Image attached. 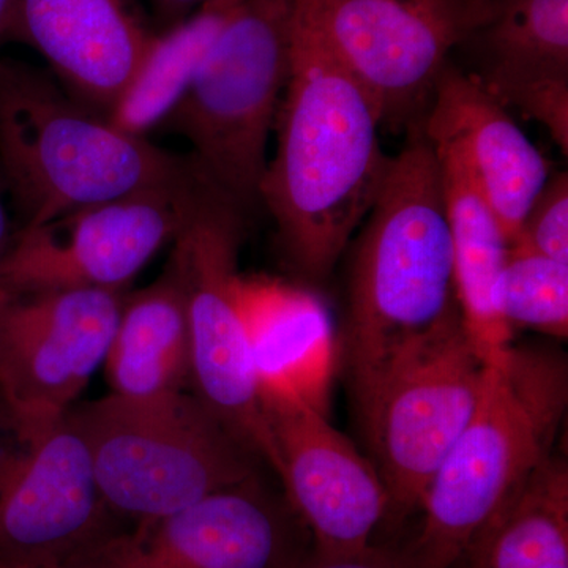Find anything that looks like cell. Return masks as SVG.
<instances>
[{
    "mask_svg": "<svg viewBox=\"0 0 568 568\" xmlns=\"http://www.w3.org/2000/svg\"><path fill=\"white\" fill-rule=\"evenodd\" d=\"M381 129L372 97L293 17L290 78L260 201L284 260L305 282L332 275L379 197L392 163Z\"/></svg>",
    "mask_w": 568,
    "mask_h": 568,
    "instance_id": "obj_1",
    "label": "cell"
},
{
    "mask_svg": "<svg viewBox=\"0 0 568 568\" xmlns=\"http://www.w3.org/2000/svg\"><path fill=\"white\" fill-rule=\"evenodd\" d=\"M354 235L343 364L355 402L406 347L462 316L439 160L417 125Z\"/></svg>",
    "mask_w": 568,
    "mask_h": 568,
    "instance_id": "obj_2",
    "label": "cell"
},
{
    "mask_svg": "<svg viewBox=\"0 0 568 568\" xmlns=\"http://www.w3.org/2000/svg\"><path fill=\"white\" fill-rule=\"evenodd\" d=\"M568 407L559 347L511 343L488 364L469 424L426 489L413 568H459L467 549L555 454Z\"/></svg>",
    "mask_w": 568,
    "mask_h": 568,
    "instance_id": "obj_3",
    "label": "cell"
},
{
    "mask_svg": "<svg viewBox=\"0 0 568 568\" xmlns=\"http://www.w3.org/2000/svg\"><path fill=\"white\" fill-rule=\"evenodd\" d=\"M197 178L192 156L122 132L51 73L0 59V179L22 227Z\"/></svg>",
    "mask_w": 568,
    "mask_h": 568,
    "instance_id": "obj_4",
    "label": "cell"
},
{
    "mask_svg": "<svg viewBox=\"0 0 568 568\" xmlns=\"http://www.w3.org/2000/svg\"><path fill=\"white\" fill-rule=\"evenodd\" d=\"M108 510L148 525L256 477V455L196 395L110 394L69 410Z\"/></svg>",
    "mask_w": 568,
    "mask_h": 568,
    "instance_id": "obj_5",
    "label": "cell"
},
{
    "mask_svg": "<svg viewBox=\"0 0 568 568\" xmlns=\"http://www.w3.org/2000/svg\"><path fill=\"white\" fill-rule=\"evenodd\" d=\"M293 0H241L162 125L242 212L261 204L268 140L291 70Z\"/></svg>",
    "mask_w": 568,
    "mask_h": 568,
    "instance_id": "obj_6",
    "label": "cell"
},
{
    "mask_svg": "<svg viewBox=\"0 0 568 568\" xmlns=\"http://www.w3.org/2000/svg\"><path fill=\"white\" fill-rule=\"evenodd\" d=\"M245 215L207 182L201 183L168 265L185 294L194 395L278 474L237 304Z\"/></svg>",
    "mask_w": 568,
    "mask_h": 568,
    "instance_id": "obj_7",
    "label": "cell"
},
{
    "mask_svg": "<svg viewBox=\"0 0 568 568\" xmlns=\"http://www.w3.org/2000/svg\"><path fill=\"white\" fill-rule=\"evenodd\" d=\"M487 369L458 317L396 355L355 402L386 487L388 514L422 507L476 410Z\"/></svg>",
    "mask_w": 568,
    "mask_h": 568,
    "instance_id": "obj_8",
    "label": "cell"
},
{
    "mask_svg": "<svg viewBox=\"0 0 568 568\" xmlns=\"http://www.w3.org/2000/svg\"><path fill=\"white\" fill-rule=\"evenodd\" d=\"M496 0H293L315 33L379 110L383 126L424 123L448 55L491 18Z\"/></svg>",
    "mask_w": 568,
    "mask_h": 568,
    "instance_id": "obj_9",
    "label": "cell"
},
{
    "mask_svg": "<svg viewBox=\"0 0 568 568\" xmlns=\"http://www.w3.org/2000/svg\"><path fill=\"white\" fill-rule=\"evenodd\" d=\"M123 297L0 287V398L21 443L61 420L103 366Z\"/></svg>",
    "mask_w": 568,
    "mask_h": 568,
    "instance_id": "obj_10",
    "label": "cell"
},
{
    "mask_svg": "<svg viewBox=\"0 0 568 568\" xmlns=\"http://www.w3.org/2000/svg\"><path fill=\"white\" fill-rule=\"evenodd\" d=\"M204 179L88 205L36 227H21L0 265V287L123 293L182 230Z\"/></svg>",
    "mask_w": 568,
    "mask_h": 568,
    "instance_id": "obj_11",
    "label": "cell"
},
{
    "mask_svg": "<svg viewBox=\"0 0 568 568\" xmlns=\"http://www.w3.org/2000/svg\"><path fill=\"white\" fill-rule=\"evenodd\" d=\"M70 413L21 443L0 480V568L74 566L114 536Z\"/></svg>",
    "mask_w": 568,
    "mask_h": 568,
    "instance_id": "obj_12",
    "label": "cell"
},
{
    "mask_svg": "<svg viewBox=\"0 0 568 568\" xmlns=\"http://www.w3.org/2000/svg\"><path fill=\"white\" fill-rule=\"evenodd\" d=\"M265 424L287 497L323 551L368 547L388 515L375 465L328 424L323 410L290 392L261 390Z\"/></svg>",
    "mask_w": 568,
    "mask_h": 568,
    "instance_id": "obj_13",
    "label": "cell"
},
{
    "mask_svg": "<svg viewBox=\"0 0 568 568\" xmlns=\"http://www.w3.org/2000/svg\"><path fill=\"white\" fill-rule=\"evenodd\" d=\"M284 549L282 514L253 477L133 534H114L70 567L278 568Z\"/></svg>",
    "mask_w": 568,
    "mask_h": 568,
    "instance_id": "obj_14",
    "label": "cell"
},
{
    "mask_svg": "<svg viewBox=\"0 0 568 568\" xmlns=\"http://www.w3.org/2000/svg\"><path fill=\"white\" fill-rule=\"evenodd\" d=\"M155 37L123 0H17L6 40L39 52L73 99L108 115Z\"/></svg>",
    "mask_w": 568,
    "mask_h": 568,
    "instance_id": "obj_15",
    "label": "cell"
},
{
    "mask_svg": "<svg viewBox=\"0 0 568 568\" xmlns=\"http://www.w3.org/2000/svg\"><path fill=\"white\" fill-rule=\"evenodd\" d=\"M422 126L432 144L462 156L510 246L555 173L547 156L477 77L450 63L437 81Z\"/></svg>",
    "mask_w": 568,
    "mask_h": 568,
    "instance_id": "obj_16",
    "label": "cell"
},
{
    "mask_svg": "<svg viewBox=\"0 0 568 568\" xmlns=\"http://www.w3.org/2000/svg\"><path fill=\"white\" fill-rule=\"evenodd\" d=\"M476 47L473 73L504 106L536 121L568 153V0H496L462 47Z\"/></svg>",
    "mask_w": 568,
    "mask_h": 568,
    "instance_id": "obj_17",
    "label": "cell"
},
{
    "mask_svg": "<svg viewBox=\"0 0 568 568\" xmlns=\"http://www.w3.org/2000/svg\"><path fill=\"white\" fill-rule=\"evenodd\" d=\"M237 304L260 392H290L323 410L336 357L323 302L282 280L241 275Z\"/></svg>",
    "mask_w": 568,
    "mask_h": 568,
    "instance_id": "obj_18",
    "label": "cell"
},
{
    "mask_svg": "<svg viewBox=\"0 0 568 568\" xmlns=\"http://www.w3.org/2000/svg\"><path fill=\"white\" fill-rule=\"evenodd\" d=\"M433 148L439 160L450 227L459 312L477 353L485 364H493L514 343L515 336L497 313L495 302L508 242L462 156L444 145L433 144Z\"/></svg>",
    "mask_w": 568,
    "mask_h": 568,
    "instance_id": "obj_19",
    "label": "cell"
},
{
    "mask_svg": "<svg viewBox=\"0 0 568 568\" xmlns=\"http://www.w3.org/2000/svg\"><path fill=\"white\" fill-rule=\"evenodd\" d=\"M103 366L111 394L123 398L178 394L190 384L185 294L170 265L155 283L123 297Z\"/></svg>",
    "mask_w": 568,
    "mask_h": 568,
    "instance_id": "obj_20",
    "label": "cell"
},
{
    "mask_svg": "<svg viewBox=\"0 0 568 568\" xmlns=\"http://www.w3.org/2000/svg\"><path fill=\"white\" fill-rule=\"evenodd\" d=\"M459 568H568V465L552 454L481 530Z\"/></svg>",
    "mask_w": 568,
    "mask_h": 568,
    "instance_id": "obj_21",
    "label": "cell"
},
{
    "mask_svg": "<svg viewBox=\"0 0 568 568\" xmlns=\"http://www.w3.org/2000/svg\"><path fill=\"white\" fill-rule=\"evenodd\" d=\"M239 2L205 0L185 20L156 36L136 77L108 112V121L141 138L162 125Z\"/></svg>",
    "mask_w": 568,
    "mask_h": 568,
    "instance_id": "obj_22",
    "label": "cell"
},
{
    "mask_svg": "<svg viewBox=\"0 0 568 568\" xmlns=\"http://www.w3.org/2000/svg\"><path fill=\"white\" fill-rule=\"evenodd\" d=\"M495 302L511 334L534 331L567 339L568 264L508 250Z\"/></svg>",
    "mask_w": 568,
    "mask_h": 568,
    "instance_id": "obj_23",
    "label": "cell"
},
{
    "mask_svg": "<svg viewBox=\"0 0 568 568\" xmlns=\"http://www.w3.org/2000/svg\"><path fill=\"white\" fill-rule=\"evenodd\" d=\"M510 252L568 264V175L552 173L530 205Z\"/></svg>",
    "mask_w": 568,
    "mask_h": 568,
    "instance_id": "obj_24",
    "label": "cell"
},
{
    "mask_svg": "<svg viewBox=\"0 0 568 568\" xmlns=\"http://www.w3.org/2000/svg\"><path fill=\"white\" fill-rule=\"evenodd\" d=\"M301 568H413L409 558L372 547L353 551H323L317 549Z\"/></svg>",
    "mask_w": 568,
    "mask_h": 568,
    "instance_id": "obj_25",
    "label": "cell"
},
{
    "mask_svg": "<svg viewBox=\"0 0 568 568\" xmlns=\"http://www.w3.org/2000/svg\"><path fill=\"white\" fill-rule=\"evenodd\" d=\"M18 447H20V439H18L17 426L6 403L0 398V480Z\"/></svg>",
    "mask_w": 568,
    "mask_h": 568,
    "instance_id": "obj_26",
    "label": "cell"
},
{
    "mask_svg": "<svg viewBox=\"0 0 568 568\" xmlns=\"http://www.w3.org/2000/svg\"><path fill=\"white\" fill-rule=\"evenodd\" d=\"M160 21L164 22L166 29L173 28L185 20L205 0H149Z\"/></svg>",
    "mask_w": 568,
    "mask_h": 568,
    "instance_id": "obj_27",
    "label": "cell"
},
{
    "mask_svg": "<svg viewBox=\"0 0 568 568\" xmlns=\"http://www.w3.org/2000/svg\"><path fill=\"white\" fill-rule=\"evenodd\" d=\"M13 235L10 231L9 215H7L6 205H3L2 197H0V265L6 260L9 253Z\"/></svg>",
    "mask_w": 568,
    "mask_h": 568,
    "instance_id": "obj_28",
    "label": "cell"
},
{
    "mask_svg": "<svg viewBox=\"0 0 568 568\" xmlns=\"http://www.w3.org/2000/svg\"><path fill=\"white\" fill-rule=\"evenodd\" d=\"M17 0H0V41L6 40Z\"/></svg>",
    "mask_w": 568,
    "mask_h": 568,
    "instance_id": "obj_29",
    "label": "cell"
},
{
    "mask_svg": "<svg viewBox=\"0 0 568 568\" xmlns=\"http://www.w3.org/2000/svg\"><path fill=\"white\" fill-rule=\"evenodd\" d=\"M48 568H78V567H65V566H58V567H48Z\"/></svg>",
    "mask_w": 568,
    "mask_h": 568,
    "instance_id": "obj_30",
    "label": "cell"
}]
</instances>
